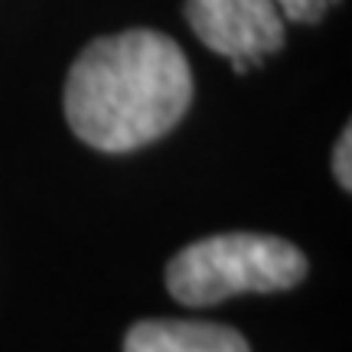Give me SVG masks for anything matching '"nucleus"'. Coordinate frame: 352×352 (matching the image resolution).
<instances>
[{"instance_id": "f257e3e1", "label": "nucleus", "mask_w": 352, "mask_h": 352, "mask_svg": "<svg viewBox=\"0 0 352 352\" xmlns=\"http://www.w3.org/2000/svg\"><path fill=\"white\" fill-rule=\"evenodd\" d=\"M192 101L183 50L157 30H124L88 43L65 78V118L78 140L127 153L170 134Z\"/></svg>"}, {"instance_id": "f03ea898", "label": "nucleus", "mask_w": 352, "mask_h": 352, "mask_svg": "<svg viewBox=\"0 0 352 352\" xmlns=\"http://www.w3.org/2000/svg\"><path fill=\"white\" fill-rule=\"evenodd\" d=\"M307 277V258L290 241L228 232L186 245L166 267V287L179 303L209 307L235 294L287 290Z\"/></svg>"}, {"instance_id": "7ed1b4c3", "label": "nucleus", "mask_w": 352, "mask_h": 352, "mask_svg": "<svg viewBox=\"0 0 352 352\" xmlns=\"http://www.w3.org/2000/svg\"><path fill=\"white\" fill-rule=\"evenodd\" d=\"M186 23L212 52L248 72L284 46L287 26L274 0H186Z\"/></svg>"}, {"instance_id": "20e7f679", "label": "nucleus", "mask_w": 352, "mask_h": 352, "mask_svg": "<svg viewBox=\"0 0 352 352\" xmlns=\"http://www.w3.org/2000/svg\"><path fill=\"white\" fill-rule=\"evenodd\" d=\"M124 352H252L241 333L222 323L140 320L127 329Z\"/></svg>"}, {"instance_id": "39448f33", "label": "nucleus", "mask_w": 352, "mask_h": 352, "mask_svg": "<svg viewBox=\"0 0 352 352\" xmlns=\"http://www.w3.org/2000/svg\"><path fill=\"white\" fill-rule=\"evenodd\" d=\"M274 7L280 10L284 20L294 23H316L327 13V0H274Z\"/></svg>"}, {"instance_id": "423d86ee", "label": "nucleus", "mask_w": 352, "mask_h": 352, "mask_svg": "<svg viewBox=\"0 0 352 352\" xmlns=\"http://www.w3.org/2000/svg\"><path fill=\"white\" fill-rule=\"evenodd\" d=\"M349 157H352V134H349V127H346L340 144H336V151H333V173H336V179H340L346 189L352 186V160Z\"/></svg>"}]
</instances>
